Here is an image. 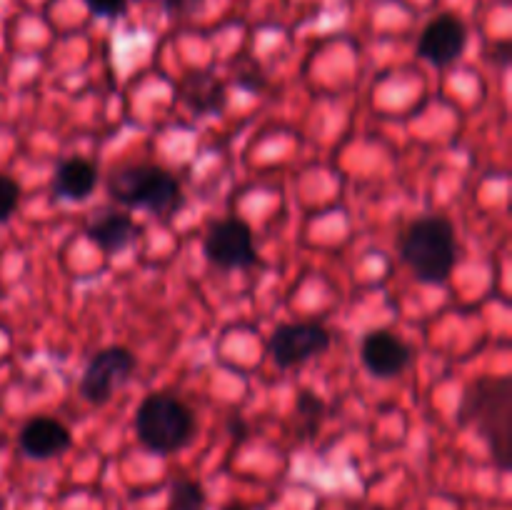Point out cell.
Wrapping results in <instances>:
<instances>
[{
	"mask_svg": "<svg viewBox=\"0 0 512 510\" xmlns=\"http://www.w3.org/2000/svg\"><path fill=\"white\" fill-rule=\"evenodd\" d=\"M458 420L488 443L495 465L510 470L512 463V380L508 375H483L465 388Z\"/></svg>",
	"mask_w": 512,
	"mask_h": 510,
	"instance_id": "1",
	"label": "cell"
},
{
	"mask_svg": "<svg viewBox=\"0 0 512 510\" xmlns=\"http://www.w3.org/2000/svg\"><path fill=\"white\" fill-rule=\"evenodd\" d=\"M400 255L420 283L443 285L458 263V240L450 220L440 215H425L415 220L405 230Z\"/></svg>",
	"mask_w": 512,
	"mask_h": 510,
	"instance_id": "2",
	"label": "cell"
},
{
	"mask_svg": "<svg viewBox=\"0 0 512 510\" xmlns=\"http://www.w3.org/2000/svg\"><path fill=\"white\" fill-rule=\"evenodd\" d=\"M108 190L118 203L153 215H175L183 208L178 178L158 165H123L108 175Z\"/></svg>",
	"mask_w": 512,
	"mask_h": 510,
	"instance_id": "3",
	"label": "cell"
},
{
	"mask_svg": "<svg viewBox=\"0 0 512 510\" xmlns=\"http://www.w3.org/2000/svg\"><path fill=\"white\" fill-rule=\"evenodd\" d=\"M135 433L140 443L155 455L178 453L193 440L195 415L183 400L168 393H155L140 403L135 413Z\"/></svg>",
	"mask_w": 512,
	"mask_h": 510,
	"instance_id": "4",
	"label": "cell"
},
{
	"mask_svg": "<svg viewBox=\"0 0 512 510\" xmlns=\"http://www.w3.org/2000/svg\"><path fill=\"white\" fill-rule=\"evenodd\" d=\"M135 355L128 348L110 345V348L98 350L88 360L80 378V395L93 405H105L115 395V390L123 388L135 373Z\"/></svg>",
	"mask_w": 512,
	"mask_h": 510,
	"instance_id": "5",
	"label": "cell"
},
{
	"mask_svg": "<svg viewBox=\"0 0 512 510\" xmlns=\"http://www.w3.org/2000/svg\"><path fill=\"white\" fill-rule=\"evenodd\" d=\"M203 253L208 263L220 270H243L258 263L253 230L245 220L228 218L215 223L203 240Z\"/></svg>",
	"mask_w": 512,
	"mask_h": 510,
	"instance_id": "6",
	"label": "cell"
},
{
	"mask_svg": "<svg viewBox=\"0 0 512 510\" xmlns=\"http://www.w3.org/2000/svg\"><path fill=\"white\" fill-rule=\"evenodd\" d=\"M333 338L318 323H285L273 330L268 340V355L278 368H295L318 358L330 348Z\"/></svg>",
	"mask_w": 512,
	"mask_h": 510,
	"instance_id": "7",
	"label": "cell"
},
{
	"mask_svg": "<svg viewBox=\"0 0 512 510\" xmlns=\"http://www.w3.org/2000/svg\"><path fill=\"white\" fill-rule=\"evenodd\" d=\"M468 45V25L453 13H443L425 25L418 40V55L435 68L455 63Z\"/></svg>",
	"mask_w": 512,
	"mask_h": 510,
	"instance_id": "8",
	"label": "cell"
},
{
	"mask_svg": "<svg viewBox=\"0 0 512 510\" xmlns=\"http://www.w3.org/2000/svg\"><path fill=\"white\" fill-rule=\"evenodd\" d=\"M360 358L375 378H395L413 363V350L390 330H370L360 345Z\"/></svg>",
	"mask_w": 512,
	"mask_h": 510,
	"instance_id": "9",
	"label": "cell"
},
{
	"mask_svg": "<svg viewBox=\"0 0 512 510\" xmlns=\"http://www.w3.org/2000/svg\"><path fill=\"white\" fill-rule=\"evenodd\" d=\"M20 450L33 460H50L63 455L73 445V435L60 420L33 418L23 425L18 435Z\"/></svg>",
	"mask_w": 512,
	"mask_h": 510,
	"instance_id": "10",
	"label": "cell"
},
{
	"mask_svg": "<svg viewBox=\"0 0 512 510\" xmlns=\"http://www.w3.org/2000/svg\"><path fill=\"white\" fill-rule=\"evenodd\" d=\"M85 235L93 245H98L103 253L115 255L128 250L138 240L140 228L130 215L118 213V210H103L85 225Z\"/></svg>",
	"mask_w": 512,
	"mask_h": 510,
	"instance_id": "11",
	"label": "cell"
},
{
	"mask_svg": "<svg viewBox=\"0 0 512 510\" xmlns=\"http://www.w3.org/2000/svg\"><path fill=\"white\" fill-rule=\"evenodd\" d=\"M178 98L195 115H220L228 103L223 83L210 70H193L178 83Z\"/></svg>",
	"mask_w": 512,
	"mask_h": 510,
	"instance_id": "12",
	"label": "cell"
},
{
	"mask_svg": "<svg viewBox=\"0 0 512 510\" xmlns=\"http://www.w3.org/2000/svg\"><path fill=\"white\" fill-rule=\"evenodd\" d=\"M95 188H98V168L85 158L63 160L55 170L53 183H50L55 198L73 200V203L88 198Z\"/></svg>",
	"mask_w": 512,
	"mask_h": 510,
	"instance_id": "13",
	"label": "cell"
},
{
	"mask_svg": "<svg viewBox=\"0 0 512 510\" xmlns=\"http://www.w3.org/2000/svg\"><path fill=\"white\" fill-rule=\"evenodd\" d=\"M208 498L198 480L193 478H175L170 483L168 510H205Z\"/></svg>",
	"mask_w": 512,
	"mask_h": 510,
	"instance_id": "14",
	"label": "cell"
},
{
	"mask_svg": "<svg viewBox=\"0 0 512 510\" xmlns=\"http://www.w3.org/2000/svg\"><path fill=\"white\" fill-rule=\"evenodd\" d=\"M325 418V403L315 393H300L298 405H295V425L300 433L310 435L318 430Z\"/></svg>",
	"mask_w": 512,
	"mask_h": 510,
	"instance_id": "15",
	"label": "cell"
},
{
	"mask_svg": "<svg viewBox=\"0 0 512 510\" xmlns=\"http://www.w3.org/2000/svg\"><path fill=\"white\" fill-rule=\"evenodd\" d=\"M20 203V185L10 175L0 173V223L10 220V215L18 210Z\"/></svg>",
	"mask_w": 512,
	"mask_h": 510,
	"instance_id": "16",
	"label": "cell"
},
{
	"mask_svg": "<svg viewBox=\"0 0 512 510\" xmlns=\"http://www.w3.org/2000/svg\"><path fill=\"white\" fill-rule=\"evenodd\" d=\"M163 10L173 18H193L205 10V0H160Z\"/></svg>",
	"mask_w": 512,
	"mask_h": 510,
	"instance_id": "17",
	"label": "cell"
},
{
	"mask_svg": "<svg viewBox=\"0 0 512 510\" xmlns=\"http://www.w3.org/2000/svg\"><path fill=\"white\" fill-rule=\"evenodd\" d=\"M83 3L98 18H118L128 10V0H83Z\"/></svg>",
	"mask_w": 512,
	"mask_h": 510,
	"instance_id": "18",
	"label": "cell"
},
{
	"mask_svg": "<svg viewBox=\"0 0 512 510\" xmlns=\"http://www.w3.org/2000/svg\"><path fill=\"white\" fill-rule=\"evenodd\" d=\"M230 433H233L238 440H245V435H248V425H245L240 418H233L230 420Z\"/></svg>",
	"mask_w": 512,
	"mask_h": 510,
	"instance_id": "19",
	"label": "cell"
},
{
	"mask_svg": "<svg viewBox=\"0 0 512 510\" xmlns=\"http://www.w3.org/2000/svg\"><path fill=\"white\" fill-rule=\"evenodd\" d=\"M355 510H388L383 505H365V508H355Z\"/></svg>",
	"mask_w": 512,
	"mask_h": 510,
	"instance_id": "20",
	"label": "cell"
},
{
	"mask_svg": "<svg viewBox=\"0 0 512 510\" xmlns=\"http://www.w3.org/2000/svg\"><path fill=\"white\" fill-rule=\"evenodd\" d=\"M223 510H248V508H243V505H225Z\"/></svg>",
	"mask_w": 512,
	"mask_h": 510,
	"instance_id": "21",
	"label": "cell"
}]
</instances>
